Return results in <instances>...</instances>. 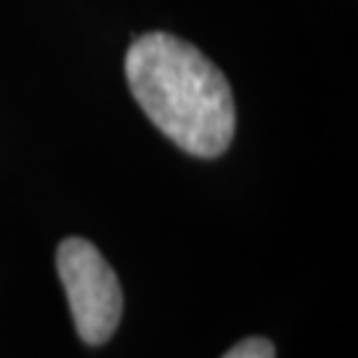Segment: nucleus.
<instances>
[{"mask_svg":"<svg viewBox=\"0 0 358 358\" xmlns=\"http://www.w3.org/2000/svg\"><path fill=\"white\" fill-rule=\"evenodd\" d=\"M125 77L157 130L194 157H220L236 130V106L226 75L192 43L146 32L125 56Z\"/></svg>","mask_w":358,"mask_h":358,"instance_id":"nucleus-1","label":"nucleus"},{"mask_svg":"<svg viewBox=\"0 0 358 358\" xmlns=\"http://www.w3.org/2000/svg\"><path fill=\"white\" fill-rule=\"evenodd\" d=\"M56 268L64 284L77 334L88 345L106 343L122 316V289L112 266L90 242L72 236L59 244Z\"/></svg>","mask_w":358,"mask_h":358,"instance_id":"nucleus-2","label":"nucleus"},{"mask_svg":"<svg viewBox=\"0 0 358 358\" xmlns=\"http://www.w3.org/2000/svg\"><path fill=\"white\" fill-rule=\"evenodd\" d=\"M223 358H276V350L268 340L263 337H250V340H242L239 345H234Z\"/></svg>","mask_w":358,"mask_h":358,"instance_id":"nucleus-3","label":"nucleus"}]
</instances>
